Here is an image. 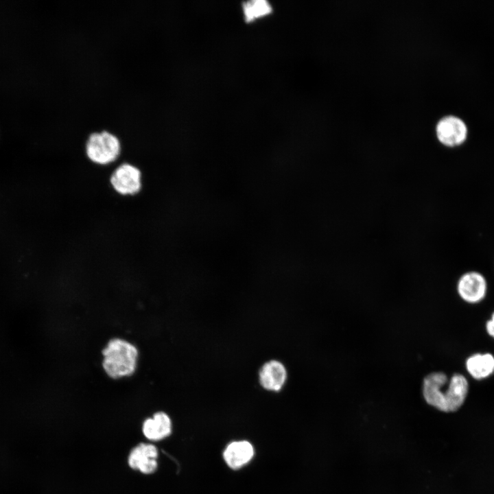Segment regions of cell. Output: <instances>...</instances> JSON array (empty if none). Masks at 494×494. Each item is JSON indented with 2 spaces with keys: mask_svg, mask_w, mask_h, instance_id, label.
<instances>
[{
  "mask_svg": "<svg viewBox=\"0 0 494 494\" xmlns=\"http://www.w3.org/2000/svg\"><path fill=\"white\" fill-rule=\"evenodd\" d=\"M101 353L102 369L110 379H125L136 373L139 350L131 342L121 338H113Z\"/></svg>",
  "mask_w": 494,
  "mask_h": 494,
  "instance_id": "cell-1",
  "label": "cell"
},
{
  "mask_svg": "<svg viewBox=\"0 0 494 494\" xmlns=\"http://www.w3.org/2000/svg\"><path fill=\"white\" fill-rule=\"evenodd\" d=\"M84 152L91 163L107 167L119 161L122 153V144L119 137L110 131H93L86 138Z\"/></svg>",
  "mask_w": 494,
  "mask_h": 494,
  "instance_id": "cell-2",
  "label": "cell"
},
{
  "mask_svg": "<svg viewBox=\"0 0 494 494\" xmlns=\"http://www.w3.org/2000/svg\"><path fill=\"white\" fill-rule=\"evenodd\" d=\"M112 189L122 197H134L143 189V173L137 165L129 162L116 164L109 177Z\"/></svg>",
  "mask_w": 494,
  "mask_h": 494,
  "instance_id": "cell-3",
  "label": "cell"
},
{
  "mask_svg": "<svg viewBox=\"0 0 494 494\" xmlns=\"http://www.w3.org/2000/svg\"><path fill=\"white\" fill-rule=\"evenodd\" d=\"M257 379L263 390L272 393L280 392L288 379L287 368L279 360H268L260 366Z\"/></svg>",
  "mask_w": 494,
  "mask_h": 494,
  "instance_id": "cell-4",
  "label": "cell"
},
{
  "mask_svg": "<svg viewBox=\"0 0 494 494\" xmlns=\"http://www.w3.org/2000/svg\"><path fill=\"white\" fill-rule=\"evenodd\" d=\"M468 129L464 121L455 115L442 117L436 124L438 140L447 147L461 145L467 137Z\"/></svg>",
  "mask_w": 494,
  "mask_h": 494,
  "instance_id": "cell-5",
  "label": "cell"
},
{
  "mask_svg": "<svg viewBox=\"0 0 494 494\" xmlns=\"http://www.w3.org/2000/svg\"><path fill=\"white\" fill-rule=\"evenodd\" d=\"M469 390V384L465 377L461 374H454L446 390L442 388L441 401L439 410L454 412L464 403Z\"/></svg>",
  "mask_w": 494,
  "mask_h": 494,
  "instance_id": "cell-6",
  "label": "cell"
},
{
  "mask_svg": "<svg viewBox=\"0 0 494 494\" xmlns=\"http://www.w3.org/2000/svg\"><path fill=\"white\" fill-rule=\"evenodd\" d=\"M486 282L484 277L477 272L464 274L457 285L460 296L466 302L476 303L481 301L486 293Z\"/></svg>",
  "mask_w": 494,
  "mask_h": 494,
  "instance_id": "cell-7",
  "label": "cell"
},
{
  "mask_svg": "<svg viewBox=\"0 0 494 494\" xmlns=\"http://www.w3.org/2000/svg\"><path fill=\"white\" fill-rule=\"evenodd\" d=\"M255 449L248 440L230 443L223 452L224 460L231 469L237 470L246 465L253 458Z\"/></svg>",
  "mask_w": 494,
  "mask_h": 494,
  "instance_id": "cell-8",
  "label": "cell"
},
{
  "mask_svg": "<svg viewBox=\"0 0 494 494\" xmlns=\"http://www.w3.org/2000/svg\"><path fill=\"white\" fill-rule=\"evenodd\" d=\"M172 423L170 416L165 412H155L152 417L146 419L143 423L144 436L152 440H159L170 435Z\"/></svg>",
  "mask_w": 494,
  "mask_h": 494,
  "instance_id": "cell-9",
  "label": "cell"
},
{
  "mask_svg": "<svg viewBox=\"0 0 494 494\" xmlns=\"http://www.w3.org/2000/svg\"><path fill=\"white\" fill-rule=\"evenodd\" d=\"M447 377L443 373H433L423 380V393L426 402L439 409L442 388L447 383Z\"/></svg>",
  "mask_w": 494,
  "mask_h": 494,
  "instance_id": "cell-10",
  "label": "cell"
},
{
  "mask_svg": "<svg viewBox=\"0 0 494 494\" xmlns=\"http://www.w3.org/2000/svg\"><path fill=\"white\" fill-rule=\"evenodd\" d=\"M466 368L474 379H485L494 373V356L489 353L473 354L467 358Z\"/></svg>",
  "mask_w": 494,
  "mask_h": 494,
  "instance_id": "cell-11",
  "label": "cell"
},
{
  "mask_svg": "<svg viewBox=\"0 0 494 494\" xmlns=\"http://www.w3.org/2000/svg\"><path fill=\"white\" fill-rule=\"evenodd\" d=\"M246 22H251L270 14L272 9L270 3L265 0H252L242 3Z\"/></svg>",
  "mask_w": 494,
  "mask_h": 494,
  "instance_id": "cell-12",
  "label": "cell"
},
{
  "mask_svg": "<svg viewBox=\"0 0 494 494\" xmlns=\"http://www.w3.org/2000/svg\"><path fill=\"white\" fill-rule=\"evenodd\" d=\"M143 456L156 459L158 457L157 448L152 444L141 443L137 445L132 449L129 455V466L133 469H137L138 464Z\"/></svg>",
  "mask_w": 494,
  "mask_h": 494,
  "instance_id": "cell-13",
  "label": "cell"
},
{
  "mask_svg": "<svg viewBox=\"0 0 494 494\" xmlns=\"http://www.w3.org/2000/svg\"><path fill=\"white\" fill-rule=\"evenodd\" d=\"M157 466L156 459L143 456L138 464L137 470H139L143 473L150 474L156 471Z\"/></svg>",
  "mask_w": 494,
  "mask_h": 494,
  "instance_id": "cell-14",
  "label": "cell"
},
{
  "mask_svg": "<svg viewBox=\"0 0 494 494\" xmlns=\"http://www.w3.org/2000/svg\"><path fill=\"white\" fill-rule=\"evenodd\" d=\"M486 329L489 335L494 338V312L492 314L491 319L486 322Z\"/></svg>",
  "mask_w": 494,
  "mask_h": 494,
  "instance_id": "cell-15",
  "label": "cell"
}]
</instances>
